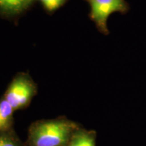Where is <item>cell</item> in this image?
Returning <instances> with one entry per match:
<instances>
[{
  "label": "cell",
  "mask_w": 146,
  "mask_h": 146,
  "mask_svg": "<svg viewBox=\"0 0 146 146\" xmlns=\"http://www.w3.org/2000/svg\"><path fill=\"white\" fill-rule=\"evenodd\" d=\"M14 110L3 97L0 99V133L9 131L13 120Z\"/></svg>",
  "instance_id": "5b68a950"
},
{
  "label": "cell",
  "mask_w": 146,
  "mask_h": 146,
  "mask_svg": "<svg viewBox=\"0 0 146 146\" xmlns=\"http://www.w3.org/2000/svg\"><path fill=\"white\" fill-rule=\"evenodd\" d=\"M0 146H19L17 140L9 131L0 133Z\"/></svg>",
  "instance_id": "ba28073f"
},
{
  "label": "cell",
  "mask_w": 146,
  "mask_h": 146,
  "mask_svg": "<svg viewBox=\"0 0 146 146\" xmlns=\"http://www.w3.org/2000/svg\"><path fill=\"white\" fill-rule=\"evenodd\" d=\"M76 131L75 125L67 120L41 122L32 127L31 142L33 146H65Z\"/></svg>",
  "instance_id": "6da1fadb"
},
{
  "label": "cell",
  "mask_w": 146,
  "mask_h": 146,
  "mask_svg": "<svg viewBox=\"0 0 146 146\" xmlns=\"http://www.w3.org/2000/svg\"><path fill=\"white\" fill-rule=\"evenodd\" d=\"M68 0H36L39 1L47 13L52 14L62 7Z\"/></svg>",
  "instance_id": "52a82bcc"
},
{
  "label": "cell",
  "mask_w": 146,
  "mask_h": 146,
  "mask_svg": "<svg viewBox=\"0 0 146 146\" xmlns=\"http://www.w3.org/2000/svg\"><path fill=\"white\" fill-rule=\"evenodd\" d=\"M35 93L36 85L32 78L25 73H19L9 85L3 97L15 111L26 106Z\"/></svg>",
  "instance_id": "3957f363"
},
{
  "label": "cell",
  "mask_w": 146,
  "mask_h": 146,
  "mask_svg": "<svg viewBox=\"0 0 146 146\" xmlns=\"http://www.w3.org/2000/svg\"><path fill=\"white\" fill-rule=\"evenodd\" d=\"M90 6L89 18L96 24L97 29L102 34H109L107 22L109 16L114 12L126 14L129 5L125 0H85Z\"/></svg>",
  "instance_id": "7a4b0ae2"
},
{
  "label": "cell",
  "mask_w": 146,
  "mask_h": 146,
  "mask_svg": "<svg viewBox=\"0 0 146 146\" xmlns=\"http://www.w3.org/2000/svg\"><path fill=\"white\" fill-rule=\"evenodd\" d=\"M36 0H0V15L8 18L20 16Z\"/></svg>",
  "instance_id": "277c9868"
},
{
  "label": "cell",
  "mask_w": 146,
  "mask_h": 146,
  "mask_svg": "<svg viewBox=\"0 0 146 146\" xmlns=\"http://www.w3.org/2000/svg\"><path fill=\"white\" fill-rule=\"evenodd\" d=\"M67 146H96V135L91 131L76 130Z\"/></svg>",
  "instance_id": "8992f818"
}]
</instances>
